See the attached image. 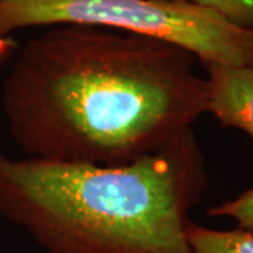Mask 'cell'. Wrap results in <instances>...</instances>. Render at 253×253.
Instances as JSON below:
<instances>
[{"instance_id":"1","label":"cell","mask_w":253,"mask_h":253,"mask_svg":"<svg viewBox=\"0 0 253 253\" xmlns=\"http://www.w3.org/2000/svg\"><path fill=\"white\" fill-rule=\"evenodd\" d=\"M197 58L152 37L51 26L30 40L1 86L10 138L27 158L124 165L161 149L206 113Z\"/></svg>"},{"instance_id":"2","label":"cell","mask_w":253,"mask_h":253,"mask_svg":"<svg viewBox=\"0 0 253 253\" xmlns=\"http://www.w3.org/2000/svg\"><path fill=\"white\" fill-rule=\"evenodd\" d=\"M207 187L193 128L113 166L0 151V214L45 253H191L189 211Z\"/></svg>"},{"instance_id":"3","label":"cell","mask_w":253,"mask_h":253,"mask_svg":"<svg viewBox=\"0 0 253 253\" xmlns=\"http://www.w3.org/2000/svg\"><path fill=\"white\" fill-rule=\"evenodd\" d=\"M93 26L181 46L201 63L253 68V30L189 0H0V40L30 27Z\"/></svg>"},{"instance_id":"4","label":"cell","mask_w":253,"mask_h":253,"mask_svg":"<svg viewBox=\"0 0 253 253\" xmlns=\"http://www.w3.org/2000/svg\"><path fill=\"white\" fill-rule=\"evenodd\" d=\"M208 82L206 113L224 126H234L253 139V68L221 62L203 63Z\"/></svg>"},{"instance_id":"5","label":"cell","mask_w":253,"mask_h":253,"mask_svg":"<svg viewBox=\"0 0 253 253\" xmlns=\"http://www.w3.org/2000/svg\"><path fill=\"white\" fill-rule=\"evenodd\" d=\"M186 239L191 253H253V231L239 226L221 231L190 221L186 226Z\"/></svg>"},{"instance_id":"6","label":"cell","mask_w":253,"mask_h":253,"mask_svg":"<svg viewBox=\"0 0 253 253\" xmlns=\"http://www.w3.org/2000/svg\"><path fill=\"white\" fill-rule=\"evenodd\" d=\"M215 11L236 27L253 30V0H189Z\"/></svg>"},{"instance_id":"7","label":"cell","mask_w":253,"mask_h":253,"mask_svg":"<svg viewBox=\"0 0 253 253\" xmlns=\"http://www.w3.org/2000/svg\"><path fill=\"white\" fill-rule=\"evenodd\" d=\"M207 215L231 218L239 228L253 231V187L244 191L236 199L226 200L219 206L208 208Z\"/></svg>"}]
</instances>
